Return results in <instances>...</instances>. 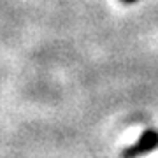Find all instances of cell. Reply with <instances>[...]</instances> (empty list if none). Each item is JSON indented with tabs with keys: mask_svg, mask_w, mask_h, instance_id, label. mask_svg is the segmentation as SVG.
I'll return each instance as SVG.
<instances>
[{
	"mask_svg": "<svg viewBox=\"0 0 158 158\" xmlns=\"http://www.w3.org/2000/svg\"><path fill=\"white\" fill-rule=\"evenodd\" d=\"M125 4H134V2H137V0H123Z\"/></svg>",
	"mask_w": 158,
	"mask_h": 158,
	"instance_id": "7a4b0ae2",
	"label": "cell"
},
{
	"mask_svg": "<svg viewBox=\"0 0 158 158\" xmlns=\"http://www.w3.org/2000/svg\"><path fill=\"white\" fill-rule=\"evenodd\" d=\"M158 148V130L156 128H148L141 134V137L137 139L132 146H128L121 153L123 158H139L142 155H146L149 151H155Z\"/></svg>",
	"mask_w": 158,
	"mask_h": 158,
	"instance_id": "6da1fadb",
	"label": "cell"
}]
</instances>
